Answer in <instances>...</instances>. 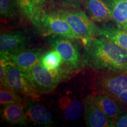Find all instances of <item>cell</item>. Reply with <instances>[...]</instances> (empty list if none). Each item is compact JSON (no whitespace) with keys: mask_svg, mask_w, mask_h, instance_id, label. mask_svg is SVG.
Returning <instances> with one entry per match:
<instances>
[{"mask_svg":"<svg viewBox=\"0 0 127 127\" xmlns=\"http://www.w3.org/2000/svg\"><path fill=\"white\" fill-rule=\"evenodd\" d=\"M91 96L94 102L113 122L123 112L121 104L114 96L99 91H95Z\"/></svg>","mask_w":127,"mask_h":127,"instance_id":"obj_11","label":"cell"},{"mask_svg":"<svg viewBox=\"0 0 127 127\" xmlns=\"http://www.w3.org/2000/svg\"><path fill=\"white\" fill-rule=\"evenodd\" d=\"M59 107L64 118L69 121L78 120L84 114V104L74 96H61L59 99Z\"/></svg>","mask_w":127,"mask_h":127,"instance_id":"obj_12","label":"cell"},{"mask_svg":"<svg viewBox=\"0 0 127 127\" xmlns=\"http://www.w3.org/2000/svg\"><path fill=\"white\" fill-rule=\"evenodd\" d=\"M40 100L27 99L24 102L27 122L42 127H51L54 124L51 112Z\"/></svg>","mask_w":127,"mask_h":127,"instance_id":"obj_8","label":"cell"},{"mask_svg":"<svg viewBox=\"0 0 127 127\" xmlns=\"http://www.w3.org/2000/svg\"><path fill=\"white\" fill-rule=\"evenodd\" d=\"M113 127H127V112L120 114L114 122Z\"/></svg>","mask_w":127,"mask_h":127,"instance_id":"obj_23","label":"cell"},{"mask_svg":"<svg viewBox=\"0 0 127 127\" xmlns=\"http://www.w3.org/2000/svg\"><path fill=\"white\" fill-rule=\"evenodd\" d=\"M84 117L87 125L90 127H113L114 122L94 102L91 95L84 101Z\"/></svg>","mask_w":127,"mask_h":127,"instance_id":"obj_9","label":"cell"},{"mask_svg":"<svg viewBox=\"0 0 127 127\" xmlns=\"http://www.w3.org/2000/svg\"><path fill=\"white\" fill-rule=\"evenodd\" d=\"M108 5L117 27L127 31V0H110Z\"/></svg>","mask_w":127,"mask_h":127,"instance_id":"obj_16","label":"cell"},{"mask_svg":"<svg viewBox=\"0 0 127 127\" xmlns=\"http://www.w3.org/2000/svg\"><path fill=\"white\" fill-rule=\"evenodd\" d=\"M42 29L49 34L72 39H81L71 29L66 21L57 12H42L41 18Z\"/></svg>","mask_w":127,"mask_h":127,"instance_id":"obj_7","label":"cell"},{"mask_svg":"<svg viewBox=\"0 0 127 127\" xmlns=\"http://www.w3.org/2000/svg\"><path fill=\"white\" fill-rule=\"evenodd\" d=\"M98 36L113 41L127 51V31L112 26H102L98 27Z\"/></svg>","mask_w":127,"mask_h":127,"instance_id":"obj_18","label":"cell"},{"mask_svg":"<svg viewBox=\"0 0 127 127\" xmlns=\"http://www.w3.org/2000/svg\"><path fill=\"white\" fill-rule=\"evenodd\" d=\"M28 39L21 32L5 33L0 36V52L6 55L17 53L25 50Z\"/></svg>","mask_w":127,"mask_h":127,"instance_id":"obj_10","label":"cell"},{"mask_svg":"<svg viewBox=\"0 0 127 127\" xmlns=\"http://www.w3.org/2000/svg\"><path fill=\"white\" fill-rule=\"evenodd\" d=\"M18 7L27 18L36 28L42 30L41 18L42 12L41 8L36 5L31 0H17Z\"/></svg>","mask_w":127,"mask_h":127,"instance_id":"obj_17","label":"cell"},{"mask_svg":"<svg viewBox=\"0 0 127 127\" xmlns=\"http://www.w3.org/2000/svg\"><path fill=\"white\" fill-rule=\"evenodd\" d=\"M72 40L64 36H55L51 39V44L61 56L63 65L72 70H78L82 59L79 50Z\"/></svg>","mask_w":127,"mask_h":127,"instance_id":"obj_5","label":"cell"},{"mask_svg":"<svg viewBox=\"0 0 127 127\" xmlns=\"http://www.w3.org/2000/svg\"><path fill=\"white\" fill-rule=\"evenodd\" d=\"M85 8L93 21L105 23L112 20L110 8L103 0H86Z\"/></svg>","mask_w":127,"mask_h":127,"instance_id":"obj_14","label":"cell"},{"mask_svg":"<svg viewBox=\"0 0 127 127\" xmlns=\"http://www.w3.org/2000/svg\"><path fill=\"white\" fill-rule=\"evenodd\" d=\"M41 63L50 71L59 72L63 65V60L58 52L54 49L43 54Z\"/></svg>","mask_w":127,"mask_h":127,"instance_id":"obj_19","label":"cell"},{"mask_svg":"<svg viewBox=\"0 0 127 127\" xmlns=\"http://www.w3.org/2000/svg\"><path fill=\"white\" fill-rule=\"evenodd\" d=\"M122 105H125L127 107V90L122 92L115 97Z\"/></svg>","mask_w":127,"mask_h":127,"instance_id":"obj_24","label":"cell"},{"mask_svg":"<svg viewBox=\"0 0 127 127\" xmlns=\"http://www.w3.org/2000/svg\"><path fill=\"white\" fill-rule=\"evenodd\" d=\"M42 52L39 50H24L9 55L12 63L26 72L37 63H40Z\"/></svg>","mask_w":127,"mask_h":127,"instance_id":"obj_13","label":"cell"},{"mask_svg":"<svg viewBox=\"0 0 127 127\" xmlns=\"http://www.w3.org/2000/svg\"><path fill=\"white\" fill-rule=\"evenodd\" d=\"M17 0H0L1 15L7 18H14L17 17L18 12Z\"/></svg>","mask_w":127,"mask_h":127,"instance_id":"obj_21","label":"cell"},{"mask_svg":"<svg viewBox=\"0 0 127 127\" xmlns=\"http://www.w3.org/2000/svg\"><path fill=\"white\" fill-rule=\"evenodd\" d=\"M7 87L26 99H41V95L32 87L26 72L12 63L8 67Z\"/></svg>","mask_w":127,"mask_h":127,"instance_id":"obj_4","label":"cell"},{"mask_svg":"<svg viewBox=\"0 0 127 127\" xmlns=\"http://www.w3.org/2000/svg\"><path fill=\"white\" fill-rule=\"evenodd\" d=\"M26 98L23 97L13 90L4 85H1L0 88V104L1 107L14 103H23Z\"/></svg>","mask_w":127,"mask_h":127,"instance_id":"obj_20","label":"cell"},{"mask_svg":"<svg viewBox=\"0 0 127 127\" xmlns=\"http://www.w3.org/2000/svg\"><path fill=\"white\" fill-rule=\"evenodd\" d=\"M11 63V60L8 55L1 53V55H0V82H1V85L7 87L8 67Z\"/></svg>","mask_w":127,"mask_h":127,"instance_id":"obj_22","label":"cell"},{"mask_svg":"<svg viewBox=\"0 0 127 127\" xmlns=\"http://www.w3.org/2000/svg\"><path fill=\"white\" fill-rule=\"evenodd\" d=\"M37 7L41 8L45 4L47 0H31Z\"/></svg>","mask_w":127,"mask_h":127,"instance_id":"obj_25","label":"cell"},{"mask_svg":"<svg viewBox=\"0 0 127 127\" xmlns=\"http://www.w3.org/2000/svg\"><path fill=\"white\" fill-rule=\"evenodd\" d=\"M82 40L84 65L106 72H127V51L118 44L102 37Z\"/></svg>","mask_w":127,"mask_h":127,"instance_id":"obj_1","label":"cell"},{"mask_svg":"<svg viewBox=\"0 0 127 127\" xmlns=\"http://www.w3.org/2000/svg\"><path fill=\"white\" fill-rule=\"evenodd\" d=\"M1 117L3 120L10 124H27L23 103H14L2 106L1 109Z\"/></svg>","mask_w":127,"mask_h":127,"instance_id":"obj_15","label":"cell"},{"mask_svg":"<svg viewBox=\"0 0 127 127\" xmlns=\"http://www.w3.org/2000/svg\"><path fill=\"white\" fill-rule=\"evenodd\" d=\"M26 73L35 90L40 95L53 91L62 77L61 71L59 72L50 71L41 62L26 71Z\"/></svg>","mask_w":127,"mask_h":127,"instance_id":"obj_2","label":"cell"},{"mask_svg":"<svg viewBox=\"0 0 127 127\" xmlns=\"http://www.w3.org/2000/svg\"><path fill=\"white\" fill-rule=\"evenodd\" d=\"M67 1H75V0H67Z\"/></svg>","mask_w":127,"mask_h":127,"instance_id":"obj_26","label":"cell"},{"mask_svg":"<svg viewBox=\"0 0 127 127\" xmlns=\"http://www.w3.org/2000/svg\"><path fill=\"white\" fill-rule=\"evenodd\" d=\"M96 91L116 97L127 90V72H108L99 75L94 82Z\"/></svg>","mask_w":127,"mask_h":127,"instance_id":"obj_6","label":"cell"},{"mask_svg":"<svg viewBox=\"0 0 127 127\" xmlns=\"http://www.w3.org/2000/svg\"><path fill=\"white\" fill-rule=\"evenodd\" d=\"M57 13L66 21L71 29L81 39L98 36V27L84 11L62 10Z\"/></svg>","mask_w":127,"mask_h":127,"instance_id":"obj_3","label":"cell"}]
</instances>
